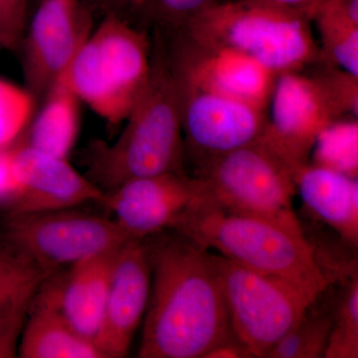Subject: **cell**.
<instances>
[{
	"label": "cell",
	"mask_w": 358,
	"mask_h": 358,
	"mask_svg": "<svg viewBox=\"0 0 358 358\" xmlns=\"http://www.w3.org/2000/svg\"><path fill=\"white\" fill-rule=\"evenodd\" d=\"M91 7L94 13L101 11L103 15L107 13H115L126 17L133 0H82Z\"/></svg>",
	"instance_id": "32"
},
{
	"label": "cell",
	"mask_w": 358,
	"mask_h": 358,
	"mask_svg": "<svg viewBox=\"0 0 358 358\" xmlns=\"http://www.w3.org/2000/svg\"><path fill=\"white\" fill-rule=\"evenodd\" d=\"M333 327L329 334L326 358L358 357V278L355 273L334 306Z\"/></svg>",
	"instance_id": "24"
},
{
	"label": "cell",
	"mask_w": 358,
	"mask_h": 358,
	"mask_svg": "<svg viewBox=\"0 0 358 358\" xmlns=\"http://www.w3.org/2000/svg\"><path fill=\"white\" fill-rule=\"evenodd\" d=\"M294 180L308 211L357 246V178L308 162L294 171Z\"/></svg>",
	"instance_id": "18"
},
{
	"label": "cell",
	"mask_w": 358,
	"mask_h": 358,
	"mask_svg": "<svg viewBox=\"0 0 358 358\" xmlns=\"http://www.w3.org/2000/svg\"><path fill=\"white\" fill-rule=\"evenodd\" d=\"M207 251L277 278L315 301L329 281L303 228L226 210L202 195L173 228Z\"/></svg>",
	"instance_id": "3"
},
{
	"label": "cell",
	"mask_w": 358,
	"mask_h": 358,
	"mask_svg": "<svg viewBox=\"0 0 358 358\" xmlns=\"http://www.w3.org/2000/svg\"><path fill=\"white\" fill-rule=\"evenodd\" d=\"M333 315L315 310L313 301L305 315L272 348L268 358H317L326 352Z\"/></svg>",
	"instance_id": "23"
},
{
	"label": "cell",
	"mask_w": 358,
	"mask_h": 358,
	"mask_svg": "<svg viewBox=\"0 0 358 358\" xmlns=\"http://www.w3.org/2000/svg\"><path fill=\"white\" fill-rule=\"evenodd\" d=\"M27 23L28 0H0V50H18Z\"/></svg>",
	"instance_id": "28"
},
{
	"label": "cell",
	"mask_w": 358,
	"mask_h": 358,
	"mask_svg": "<svg viewBox=\"0 0 358 358\" xmlns=\"http://www.w3.org/2000/svg\"><path fill=\"white\" fill-rule=\"evenodd\" d=\"M251 352L231 331L229 336L205 353L203 358H250Z\"/></svg>",
	"instance_id": "30"
},
{
	"label": "cell",
	"mask_w": 358,
	"mask_h": 358,
	"mask_svg": "<svg viewBox=\"0 0 358 358\" xmlns=\"http://www.w3.org/2000/svg\"><path fill=\"white\" fill-rule=\"evenodd\" d=\"M204 196L226 210L301 228L292 207L293 173L260 141L199 164Z\"/></svg>",
	"instance_id": "6"
},
{
	"label": "cell",
	"mask_w": 358,
	"mask_h": 358,
	"mask_svg": "<svg viewBox=\"0 0 358 358\" xmlns=\"http://www.w3.org/2000/svg\"><path fill=\"white\" fill-rule=\"evenodd\" d=\"M171 69L194 88L255 103L270 105L275 75L239 52L209 46L180 30L155 31Z\"/></svg>",
	"instance_id": "10"
},
{
	"label": "cell",
	"mask_w": 358,
	"mask_h": 358,
	"mask_svg": "<svg viewBox=\"0 0 358 358\" xmlns=\"http://www.w3.org/2000/svg\"><path fill=\"white\" fill-rule=\"evenodd\" d=\"M3 238L9 251L48 275L89 257L115 251L133 240L115 219L76 208L8 215Z\"/></svg>",
	"instance_id": "8"
},
{
	"label": "cell",
	"mask_w": 358,
	"mask_h": 358,
	"mask_svg": "<svg viewBox=\"0 0 358 358\" xmlns=\"http://www.w3.org/2000/svg\"><path fill=\"white\" fill-rule=\"evenodd\" d=\"M202 194L199 178L169 173L129 180L105 193L100 203L131 239L143 240L173 229Z\"/></svg>",
	"instance_id": "13"
},
{
	"label": "cell",
	"mask_w": 358,
	"mask_h": 358,
	"mask_svg": "<svg viewBox=\"0 0 358 358\" xmlns=\"http://www.w3.org/2000/svg\"><path fill=\"white\" fill-rule=\"evenodd\" d=\"M91 7L82 0H40L20 49L26 89L45 98L93 31Z\"/></svg>",
	"instance_id": "11"
},
{
	"label": "cell",
	"mask_w": 358,
	"mask_h": 358,
	"mask_svg": "<svg viewBox=\"0 0 358 358\" xmlns=\"http://www.w3.org/2000/svg\"><path fill=\"white\" fill-rule=\"evenodd\" d=\"M179 81L182 87L185 150L188 148L199 164L246 147L262 136L268 122L267 109Z\"/></svg>",
	"instance_id": "12"
},
{
	"label": "cell",
	"mask_w": 358,
	"mask_h": 358,
	"mask_svg": "<svg viewBox=\"0 0 358 358\" xmlns=\"http://www.w3.org/2000/svg\"><path fill=\"white\" fill-rule=\"evenodd\" d=\"M152 287L147 241L129 240L117 250L100 329L94 343L103 358L127 357L145 317Z\"/></svg>",
	"instance_id": "14"
},
{
	"label": "cell",
	"mask_w": 358,
	"mask_h": 358,
	"mask_svg": "<svg viewBox=\"0 0 358 358\" xmlns=\"http://www.w3.org/2000/svg\"><path fill=\"white\" fill-rule=\"evenodd\" d=\"M34 102L27 89L0 78V148L13 145L22 136Z\"/></svg>",
	"instance_id": "26"
},
{
	"label": "cell",
	"mask_w": 358,
	"mask_h": 358,
	"mask_svg": "<svg viewBox=\"0 0 358 358\" xmlns=\"http://www.w3.org/2000/svg\"><path fill=\"white\" fill-rule=\"evenodd\" d=\"M218 0H133L127 20L131 16L155 31L180 29Z\"/></svg>",
	"instance_id": "25"
},
{
	"label": "cell",
	"mask_w": 358,
	"mask_h": 358,
	"mask_svg": "<svg viewBox=\"0 0 358 358\" xmlns=\"http://www.w3.org/2000/svg\"><path fill=\"white\" fill-rule=\"evenodd\" d=\"M251 1L268 4V6L278 7V8L303 14L310 20L313 10H315V7L319 6L322 0H251Z\"/></svg>",
	"instance_id": "31"
},
{
	"label": "cell",
	"mask_w": 358,
	"mask_h": 358,
	"mask_svg": "<svg viewBox=\"0 0 358 358\" xmlns=\"http://www.w3.org/2000/svg\"><path fill=\"white\" fill-rule=\"evenodd\" d=\"M147 244L152 287L138 357L203 358L232 331L210 252L176 231Z\"/></svg>",
	"instance_id": "1"
},
{
	"label": "cell",
	"mask_w": 358,
	"mask_h": 358,
	"mask_svg": "<svg viewBox=\"0 0 358 358\" xmlns=\"http://www.w3.org/2000/svg\"><path fill=\"white\" fill-rule=\"evenodd\" d=\"M79 98L63 78L45 96L43 108L20 138L28 147L68 159L76 143L80 126Z\"/></svg>",
	"instance_id": "20"
},
{
	"label": "cell",
	"mask_w": 358,
	"mask_h": 358,
	"mask_svg": "<svg viewBox=\"0 0 358 358\" xmlns=\"http://www.w3.org/2000/svg\"><path fill=\"white\" fill-rule=\"evenodd\" d=\"M13 162L20 192L8 207V215L77 208L88 202L100 203L105 194L71 166L68 159L28 147L20 138L13 145Z\"/></svg>",
	"instance_id": "15"
},
{
	"label": "cell",
	"mask_w": 358,
	"mask_h": 358,
	"mask_svg": "<svg viewBox=\"0 0 358 358\" xmlns=\"http://www.w3.org/2000/svg\"><path fill=\"white\" fill-rule=\"evenodd\" d=\"M313 76L322 84L345 119L358 117V76L319 61Z\"/></svg>",
	"instance_id": "27"
},
{
	"label": "cell",
	"mask_w": 358,
	"mask_h": 358,
	"mask_svg": "<svg viewBox=\"0 0 358 358\" xmlns=\"http://www.w3.org/2000/svg\"><path fill=\"white\" fill-rule=\"evenodd\" d=\"M152 47L143 28L105 14L61 78L80 101L117 126L126 121L148 83Z\"/></svg>",
	"instance_id": "5"
},
{
	"label": "cell",
	"mask_w": 358,
	"mask_h": 358,
	"mask_svg": "<svg viewBox=\"0 0 358 358\" xmlns=\"http://www.w3.org/2000/svg\"><path fill=\"white\" fill-rule=\"evenodd\" d=\"M271 115L259 138L292 173L308 164L315 141L333 122L345 119L322 84L301 71L275 77Z\"/></svg>",
	"instance_id": "9"
},
{
	"label": "cell",
	"mask_w": 358,
	"mask_h": 358,
	"mask_svg": "<svg viewBox=\"0 0 358 358\" xmlns=\"http://www.w3.org/2000/svg\"><path fill=\"white\" fill-rule=\"evenodd\" d=\"M117 250L84 259L57 279L63 315L77 331L93 341L102 322Z\"/></svg>",
	"instance_id": "17"
},
{
	"label": "cell",
	"mask_w": 358,
	"mask_h": 358,
	"mask_svg": "<svg viewBox=\"0 0 358 358\" xmlns=\"http://www.w3.org/2000/svg\"><path fill=\"white\" fill-rule=\"evenodd\" d=\"M13 145L0 148V206L7 209L20 192V185L14 167Z\"/></svg>",
	"instance_id": "29"
},
{
	"label": "cell",
	"mask_w": 358,
	"mask_h": 358,
	"mask_svg": "<svg viewBox=\"0 0 358 358\" xmlns=\"http://www.w3.org/2000/svg\"><path fill=\"white\" fill-rule=\"evenodd\" d=\"M48 277L27 259L0 252V358L17 355L32 301Z\"/></svg>",
	"instance_id": "19"
},
{
	"label": "cell",
	"mask_w": 358,
	"mask_h": 358,
	"mask_svg": "<svg viewBox=\"0 0 358 358\" xmlns=\"http://www.w3.org/2000/svg\"><path fill=\"white\" fill-rule=\"evenodd\" d=\"M23 358H103L91 339L77 331L59 306L57 279L42 282L18 345Z\"/></svg>",
	"instance_id": "16"
},
{
	"label": "cell",
	"mask_w": 358,
	"mask_h": 358,
	"mask_svg": "<svg viewBox=\"0 0 358 358\" xmlns=\"http://www.w3.org/2000/svg\"><path fill=\"white\" fill-rule=\"evenodd\" d=\"M310 155L315 166L357 178V119L339 120L327 127L317 136Z\"/></svg>",
	"instance_id": "22"
},
{
	"label": "cell",
	"mask_w": 358,
	"mask_h": 358,
	"mask_svg": "<svg viewBox=\"0 0 358 358\" xmlns=\"http://www.w3.org/2000/svg\"><path fill=\"white\" fill-rule=\"evenodd\" d=\"M178 30L200 43L244 54L275 76L320 59L308 16L251 0H218Z\"/></svg>",
	"instance_id": "4"
},
{
	"label": "cell",
	"mask_w": 358,
	"mask_h": 358,
	"mask_svg": "<svg viewBox=\"0 0 358 358\" xmlns=\"http://www.w3.org/2000/svg\"><path fill=\"white\" fill-rule=\"evenodd\" d=\"M310 20L322 38L320 60L358 76V0H322Z\"/></svg>",
	"instance_id": "21"
},
{
	"label": "cell",
	"mask_w": 358,
	"mask_h": 358,
	"mask_svg": "<svg viewBox=\"0 0 358 358\" xmlns=\"http://www.w3.org/2000/svg\"><path fill=\"white\" fill-rule=\"evenodd\" d=\"M126 122L114 143L96 141L84 150L94 185L108 193L134 179L185 173L182 87L157 40L148 83Z\"/></svg>",
	"instance_id": "2"
},
{
	"label": "cell",
	"mask_w": 358,
	"mask_h": 358,
	"mask_svg": "<svg viewBox=\"0 0 358 358\" xmlns=\"http://www.w3.org/2000/svg\"><path fill=\"white\" fill-rule=\"evenodd\" d=\"M231 331L253 357H267L313 301L291 285L210 253Z\"/></svg>",
	"instance_id": "7"
}]
</instances>
